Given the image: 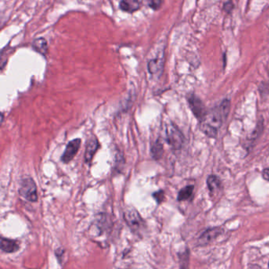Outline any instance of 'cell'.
Segmentation results:
<instances>
[{
    "mask_svg": "<svg viewBox=\"0 0 269 269\" xmlns=\"http://www.w3.org/2000/svg\"><path fill=\"white\" fill-rule=\"evenodd\" d=\"M18 192L27 201L36 202L38 200L36 184L33 179L29 177H26L21 180Z\"/></svg>",
    "mask_w": 269,
    "mask_h": 269,
    "instance_id": "cell-1",
    "label": "cell"
},
{
    "mask_svg": "<svg viewBox=\"0 0 269 269\" xmlns=\"http://www.w3.org/2000/svg\"><path fill=\"white\" fill-rule=\"evenodd\" d=\"M126 222L134 232H139L143 226V221L140 214L134 209H129L124 213Z\"/></svg>",
    "mask_w": 269,
    "mask_h": 269,
    "instance_id": "cell-2",
    "label": "cell"
},
{
    "mask_svg": "<svg viewBox=\"0 0 269 269\" xmlns=\"http://www.w3.org/2000/svg\"><path fill=\"white\" fill-rule=\"evenodd\" d=\"M167 141L174 149H180L183 144V136L174 125H170L167 129Z\"/></svg>",
    "mask_w": 269,
    "mask_h": 269,
    "instance_id": "cell-3",
    "label": "cell"
},
{
    "mask_svg": "<svg viewBox=\"0 0 269 269\" xmlns=\"http://www.w3.org/2000/svg\"><path fill=\"white\" fill-rule=\"evenodd\" d=\"M188 102L191 108L192 112L198 120L202 121L206 117V110L202 101L195 95H190L188 97Z\"/></svg>",
    "mask_w": 269,
    "mask_h": 269,
    "instance_id": "cell-4",
    "label": "cell"
},
{
    "mask_svg": "<svg viewBox=\"0 0 269 269\" xmlns=\"http://www.w3.org/2000/svg\"><path fill=\"white\" fill-rule=\"evenodd\" d=\"M81 143H82V140L80 138L74 139L70 141L61 157V160L64 163H68L69 162L71 161L78 153Z\"/></svg>",
    "mask_w": 269,
    "mask_h": 269,
    "instance_id": "cell-5",
    "label": "cell"
},
{
    "mask_svg": "<svg viewBox=\"0 0 269 269\" xmlns=\"http://www.w3.org/2000/svg\"><path fill=\"white\" fill-rule=\"evenodd\" d=\"M99 141L96 136H92L88 140L87 145H86V154H85V161L86 163H89L92 161L93 156L98 149Z\"/></svg>",
    "mask_w": 269,
    "mask_h": 269,
    "instance_id": "cell-6",
    "label": "cell"
},
{
    "mask_svg": "<svg viewBox=\"0 0 269 269\" xmlns=\"http://www.w3.org/2000/svg\"><path fill=\"white\" fill-rule=\"evenodd\" d=\"M223 232V230L220 228H213L207 230L199 238V243L201 245H208L212 243L216 238L220 236Z\"/></svg>",
    "mask_w": 269,
    "mask_h": 269,
    "instance_id": "cell-7",
    "label": "cell"
},
{
    "mask_svg": "<svg viewBox=\"0 0 269 269\" xmlns=\"http://www.w3.org/2000/svg\"><path fill=\"white\" fill-rule=\"evenodd\" d=\"M0 246H1L2 252L6 253V254L17 252L20 248L19 245L16 241L5 239L3 237L1 238Z\"/></svg>",
    "mask_w": 269,
    "mask_h": 269,
    "instance_id": "cell-8",
    "label": "cell"
},
{
    "mask_svg": "<svg viewBox=\"0 0 269 269\" xmlns=\"http://www.w3.org/2000/svg\"><path fill=\"white\" fill-rule=\"evenodd\" d=\"M139 0H122L120 2V8L122 10L127 13H133L140 8Z\"/></svg>",
    "mask_w": 269,
    "mask_h": 269,
    "instance_id": "cell-9",
    "label": "cell"
},
{
    "mask_svg": "<svg viewBox=\"0 0 269 269\" xmlns=\"http://www.w3.org/2000/svg\"><path fill=\"white\" fill-rule=\"evenodd\" d=\"M32 47H33V48H34L37 52L42 54V55H44V54H46V52H47V50H48V43L46 41L45 39H36V40L33 42Z\"/></svg>",
    "mask_w": 269,
    "mask_h": 269,
    "instance_id": "cell-10",
    "label": "cell"
},
{
    "mask_svg": "<svg viewBox=\"0 0 269 269\" xmlns=\"http://www.w3.org/2000/svg\"><path fill=\"white\" fill-rule=\"evenodd\" d=\"M207 185H208L210 192H214L220 189V186H221V182H220V179L218 177L212 174L207 179Z\"/></svg>",
    "mask_w": 269,
    "mask_h": 269,
    "instance_id": "cell-11",
    "label": "cell"
},
{
    "mask_svg": "<svg viewBox=\"0 0 269 269\" xmlns=\"http://www.w3.org/2000/svg\"><path fill=\"white\" fill-rule=\"evenodd\" d=\"M200 129L203 133H205L209 137H216L217 135V128L214 126L211 125L209 123L201 124L200 126Z\"/></svg>",
    "mask_w": 269,
    "mask_h": 269,
    "instance_id": "cell-12",
    "label": "cell"
},
{
    "mask_svg": "<svg viewBox=\"0 0 269 269\" xmlns=\"http://www.w3.org/2000/svg\"><path fill=\"white\" fill-rule=\"evenodd\" d=\"M151 153H152V157L154 159H159L162 157L163 153V144L159 141V140H156L152 146Z\"/></svg>",
    "mask_w": 269,
    "mask_h": 269,
    "instance_id": "cell-13",
    "label": "cell"
},
{
    "mask_svg": "<svg viewBox=\"0 0 269 269\" xmlns=\"http://www.w3.org/2000/svg\"><path fill=\"white\" fill-rule=\"evenodd\" d=\"M193 189H194L193 186H186L182 189L178 193V198H177L178 201H183L190 199V197H192V194H193Z\"/></svg>",
    "mask_w": 269,
    "mask_h": 269,
    "instance_id": "cell-14",
    "label": "cell"
},
{
    "mask_svg": "<svg viewBox=\"0 0 269 269\" xmlns=\"http://www.w3.org/2000/svg\"><path fill=\"white\" fill-rule=\"evenodd\" d=\"M163 67V62L159 59H152L148 63V70L151 74H157Z\"/></svg>",
    "mask_w": 269,
    "mask_h": 269,
    "instance_id": "cell-15",
    "label": "cell"
},
{
    "mask_svg": "<svg viewBox=\"0 0 269 269\" xmlns=\"http://www.w3.org/2000/svg\"><path fill=\"white\" fill-rule=\"evenodd\" d=\"M230 105H231V103H230L229 100H224L221 103L220 106L219 107V109H220L224 120H226V118L228 117V114H229Z\"/></svg>",
    "mask_w": 269,
    "mask_h": 269,
    "instance_id": "cell-16",
    "label": "cell"
},
{
    "mask_svg": "<svg viewBox=\"0 0 269 269\" xmlns=\"http://www.w3.org/2000/svg\"><path fill=\"white\" fill-rule=\"evenodd\" d=\"M150 7L153 10H158L161 6L163 0H146Z\"/></svg>",
    "mask_w": 269,
    "mask_h": 269,
    "instance_id": "cell-17",
    "label": "cell"
},
{
    "mask_svg": "<svg viewBox=\"0 0 269 269\" xmlns=\"http://www.w3.org/2000/svg\"><path fill=\"white\" fill-rule=\"evenodd\" d=\"M153 197L156 200L158 204H160L162 201L164 200V192L163 190H159V191L155 192L153 193Z\"/></svg>",
    "mask_w": 269,
    "mask_h": 269,
    "instance_id": "cell-18",
    "label": "cell"
},
{
    "mask_svg": "<svg viewBox=\"0 0 269 269\" xmlns=\"http://www.w3.org/2000/svg\"><path fill=\"white\" fill-rule=\"evenodd\" d=\"M233 8L234 5L231 2H226V3L224 4V9L227 12H231Z\"/></svg>",
    "mask_w": 269,
    "mask_h": 269,
    "instance_id": "cell-19",
    "label": "cell"
},
{
    "mask_svg": "<svg viewBox=\"0 0 269 269\" xmlns=\"http://www.w3.org/2000/svg\"><path fill=\"white\" fill-rule=\"evenodd\" d=\"M262 176H263L264 179L269 182V168H266L264 170L263 172H262Z\"/></svg>",
    "mask_w": 269,
    "mask_h": 269,
    "instance_id": "cell-20",
    "label": "cell"
},
{
    "mask_svg": "<svg viewBox=\"0 0 269 269\" xmlns=\"http://www.w3.org/2000/svg\"></svg>",
    "mask_w": 269,
    "mask_h": 269,
    "instance_id": "cell-21",
    "label": "cell"
}]
</instances>
